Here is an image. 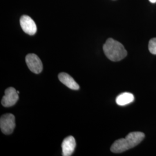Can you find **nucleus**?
<instances>
[{
	"mask_svg": "<svg viewBox=\"0 0 156 156\" xmlns=\"http://www.w3.org/2000/svg\"><path fill=\"white\" fill-rule=\"evenodd\" d=\"M145 134L141 132H132L125 138L116 140L112 145L111 151L115 153H120L137 146L145 138Z\"/></svg>",
	"mask_w": 156,
	"mask_h": 156,
	"instance_id": "obj_1",
	"label": "nucleus"
},
{
	"mask_svg": "<svg viewBox=\"0 0 156 156\" xmlns=\"http://www.w3.org/2000/svg\"><path fill=\"white\" fill-rule=\"evenodd\" d=\"M103 50L108 58L112 62H119L127 55V51L121 43L112 38L106 40Z\"/></svg>",
	"mask_w": 156,
	"mask_h": 156,
	"instance_id": "obj_2",
	"label": "nucleus"
},
{
	"mask_svg": "<svg viewBox=\"0 0 156 156\" xmlns=\"http://www.w3.org/2000/svg\"><path fill=\"white\" fill-rule=\"evenodd\" d=\"M15 117L11 113L2 115L0 119V128L1 131L5 135L11 134L15 127Z\"/></svg>",
	"mask_w": 156,
	"mask_h": 156,
	"instance_id": "obj_3",
	"label": "nucleus"
},
{
	"mask_svg": "<svg viewBox=\"0 0 156 156\" xmlns=\"http://www.w3.org/2000/svg\"><path fill=\"white\" fill-rule=\"evenodd\" d=\"M26 62L29 69L36 74L41 73L43 65L39 57L35 54H28L26 57Z\"/></svg>",
	"mask_w": 156,
	"mask_h": 156,
	"instance_id": "obj_4",
	"label": "nucleus"
},
{
	"mask_svg": "<svg viewBox=\"0 0 156 156\" xmlns=\"http://www.w3.org/2000/svg\"><path fill=\"white\" fill-rule=\"evenodd\" d=\"M19 100L18 93L15 89L9 87L5 90V95L2 97L1 104L4 107L13 106Z\"/></svg>",
	"mask_w": 156,
	"mask_h": 156,
	"instance_id": "obj_5",
	"label": "nucleus"
},
{
	"mask_svg": "<svg viewBox=\"0 0 156 156\" xmlns=\"http://www.w3.org/2000/svg\"><path fill=\"white\" fill-rule=\"evenodd\" d=\"M21 27L24 33L30 35H33L36 33L37 28L35 23L28 16L23 15L20 19Z\"/></svg>",
	"mask_w": 156,
	"mask_h": 156,
	"instance_id": "obj_6",
	"label": "nucleus"
},
{
	"mask_svg": "<svg viewBox=\"0 0 156 156\" xmlns=\"http://www.w3.org/2000/svg\"><path fill=\"white\" fill-rule=\"evenodd\" d=\"M62 156H71L75 149L76 142L73 136H69L63 140L62 145Z\"/></svg>",
	"mask_w": 156,
	"mask_h": 156,
	"instance_id": "obj_7",
	"label": "nucleus"
},
{
	"mask_svg": "<svg viewBox=\"0 0 156 156\" xmlns=\"http://www.w3.org/2000/svg\"><path fill=\"white\" fill-rule=\"evenodd\" d=\"M58 79L62 83L66 85L68 88L77 90L79 89V86L69 75L66 73H60L58 75Z\"/></svg>",
	"mask_w": 156,
	"mask_h": 156,
	"instance_id": "obj_8",
	"label": "nucleus"
},
{
	"mask_svg": "<svg viewBox=\"0 0 156 156\" xmlns=\"http://www.w3.org/2000/svg\"><path fill=\"white\" fill-rule=\"evenodd\" d=\"M134 101V95L129 93H122L119 95L116 99V104L120 106H125L133 102Z\"/></svg>",
	"mask_w": 156,
	"mask_h": 156,
	"instance_id": "obj_9",
	"label": "nucleus"
},
{
	"mask_svg": "<svg viewBox=\"0 0 156 156\" xmlns=\"http://www.w3.org/2000/svg\"><path fill=\"white\" fill-rule=\"evenodd\" d=\"M149 50L151 54L156 55V38L150 40L149 42Z\"/></svg>",
	"mask_w": 156,
	"mask_h": 156,
	"instance_id": "obj_10",
	"label": "nucleus"
},
{
	"mask_svg": "<svg viewBox=\"0 0 156 156\" xmlns=\"http://www.w3.org/2000/svg\"><path fill=\"white\" fill-rule=\"evenodd\" d=\"M149 1L151 3H156V0H149Z\"/></svg>",
	"mask_w": 156,
	"mask_h": 156,
	"instance_id": "obj_11",
	"label": "nucleus"
},
{
	"mask_svg": "<svg viewBox=\"0 0 156 156\" xmlns=\"http://www.w3.org/2000/svg\"><path fill=\"white\" fill-rule=\"evenodd\" d=\"M17 92L18 94H19V91H17Z\"/></svg>",
	"mask_w": 156,
	"mask_h": 156,
	"instance_id": "obj_12",
	"label": "nucleus"
}]
</instances>
